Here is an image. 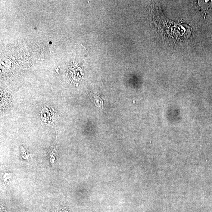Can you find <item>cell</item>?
I'll return each mask as SVG.
<instances>
[{
  "label": "cell",
  "mask_w": 212,
  "mask_h": 212,
  "mask_svg": "<svg viewBox=\"0 0 212 212\" xmlns=\"http://www.w3.org/2000/svg\"><path fill=\"white\" fill-rule=\"evenodd\" d=\"M54 116L52 112L47 108H43L41 112V118L44 122L50 123L52 121Z\"/></svg>",
  "instance_id": "obj_1"
}]
</instances>
